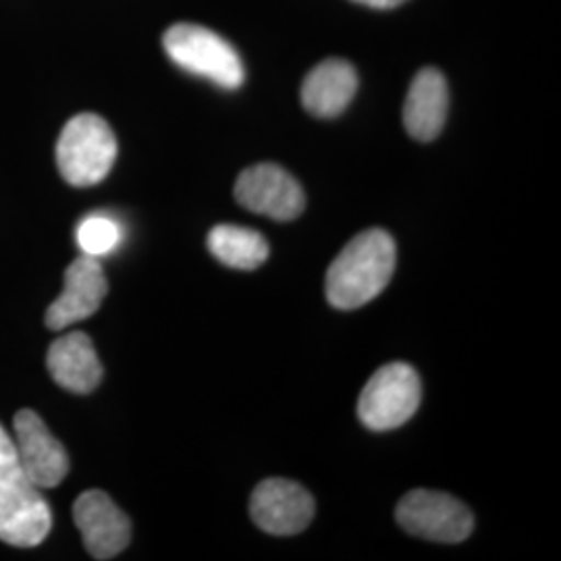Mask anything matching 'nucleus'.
Returning a JSON list of instances; mask_svg holds the SVG:
<instances>
[{
	"mask_svg": "<svg viewBox=\"0 0 561 561\" xmlns=\"http://www.w3.org/2000/svg\"><path fill=\"white\" fill-rule=\"evenodd\" d=\"M396 241L382 229H368L350 241L327 273V298L340 310L375 300L396 271Z\"/></svg>",
	"mask_w": 561,
	"mask_h": 561,
	"instance_id": "f257e3e1",
	"label": "nucleus"
},
{
	"mask_svg": "<svg viewBox=\"0 0 561 561\" xmlns=\"http://www.w3.org/2000/svg\"><path fill=\"white\" fill-rule=\"evenodd\" d=\"M53 528L50 505L23 472L15 443L0 426V541L36 547Z\"/></svg>",
	"mask_w": 561,
	"mask_h": 561,
	"instance_id": "f03ea898",
	"label": "nucleus"
},
{
	"mask_svg": "<svg viewBox=\"0 0 561 561\" xmlns=\"http://www.w3.org/2000/svg\"><path fill=\"white\" fill-rule=\"evenodd\" d=\"M117 150V138L106 121L92 113L76 115L57 141L60 175L76 187L96 185L111 173Z\"/></svg>",
	"mask_w": 561,
	"mask_h": 561,
	"instance_id": "7ed1b4c3",
	"label": "nucleus"
},
{
	"mask_svg": "<svg viewBox=\"0 0 561 561\" xmlns=\"http://www.w3.org/2000/svg\"><path fill=\"white\" fill-rule=\"evenodd\" d=\"M162 44L169 59L181 69L206 78L225 90H238L245 80L240 53L204 25L178 23L164 32Z\"/></svg>",
	"mask_w": 561,
	"mask_h": 561,
	"instance_id": "20e7f679",
	"label": "nucleus"
},
{
	"mask_svg": "<svg viewBox=\"0 0 561 561\" xmlns=\"http://www.w3.org/2000/svg\"><path fill=\"white\" fill-rule=\"evenodd\" d=\"M422 400L421 379L410 364L393 362L379 368L358 400V416L370 431H393L410 421Z\"/></svg>",
	"mask_w": 561,
	"mask_h": 561,
	"instance_id": "39448f33",
	"label": "nucleus"
},
{
	"mask_svg": "<svg viewBox=\"0 0 561 561\" xmlns=\"http://www.w3.org/2000/svg\"><path fill=\"white\" fill-rule=\"evenodd\" d=\"M396 518L405 533L426 541L461 542L474 530V518L463 503L426 489L410 491L398 503Z\"/></svg>",
	"mask_w": 561,
	"mask_h": 561,
	"instance_id": "423d86ee",
	"label": "nucleus"
},
{
	"mask_svg": "<svg viewBox=\"0 0 561 561\" xmlns=\"http://www.w3.org/2000/svg\"><path fill=\"white\" fill-rule=\"evenodd\" d=\"M236 201L250 213L275 221H294L306 208L298 180L273 162L254 164L241 173L236 181Z\"/></svg>",
	"mask_w": 561,
	"mask_h": 561,
	"instance_id": "0eeeda50",
	"label": "nucleus"
},
{
	"mask_svg": "<svg viewBox=\"0 0 561 561\" xmlns=\"http://www.w3.org/2000/svg\"><path fill=\"white\" fill-rule=\"evenodd\" d=\"M15 449L23 472L38 489H55L69 474V456L34 410H21L13 421Z\"/></svg>",
	"mask_w": 561,
	"mask_h": 561,
	"instance_id": "6e6552de",
	"label": "nucleus"
},
{
	"mask_svg": "<svg viewBox=\"0 0 561 561\" xmlns=\"http://www.w3.org/2000/svg\"><path fill=\"white\" fill-rule=\"evenodd\" d=\"M250 514L264 533L291 537L314 518V500L298 482L268 479L254 489Z\"/></svg>",
	"mask_w": 561,
	"mask_h": 561,
	"instance_id": "1a4fd4ad",
	"label": "nucleus"
},
{
	"mask_svg": "<svg viewBox=\"0 0 561 561\" xmlns=\"http://www.w3.org/2000/svg\"><path fill=\"white\" fill-rule=\"evenodd\" d=\"M73 520L94 560H113L131 541V522L104 491L81 493L73 505Z\"/></svg>",
	"mask_w": 561,
	"mask_h": 561,
	"instance_id": "9d476101",
	"label": "nucleus"
},
{
	"mask_svg": "<svg viewBox=\"0 0 561 561\" xmlns=\"http://www.w3.org/2000/svg\"><path fill=\"white\" fill-rule=\"evenodd\" d=\"M108 280L104 277L101 259L83 254L65 271V287L46 310V327L62 331L73 322L92 317L106 298Z\"/></svg>",
	"mask_w": 561,
	"mask_h": 561,
	"instance_id": "9b49d317",
	"label": "nucleus"
},
{
	"mask_svg": "<svg viewBox=\"0 0 561 561\" xmlns=\"http://www.w3.org/2000/svg\"><path fill=\"white\" fill-rule=\"evenodd\" d=\"M449 108L447 81L439 69L426 67L416 73L403 102V125L419 141L435 140L442 134Z\"/></svg>",
	"mask_w": 561,
	"mask_h": 561,
	"instance_id": "f8f14e48",
	"label": "nucleus"
},
{
	"mask_svg": "<svg viewBox=\"0 0 561 561\" xmlns=\"http://www.w3.org/2000/svg\"><path fill=\"white\" fill-rule=\"evenodd\" d=\"M358 90V76L352 62L327 59L319 62L301 83L304 108L321 119L341 115Z\"/></svg>",
	"mask_w": 561,
	"mask_h": 561,
	"instance_id": "ddd939ff",
	"label": "nucleus"
},
{
	"mask_svg": "<svg viewBox=\"0 0 561 561\" xmlns=\"http://www.w3.org/2000/svg\"><path fill=\"white\" fill-rule=\"evenodd\" d=\"M48 373L57 385L73 393H90L102 381L96 347L85 333H67L48 347Z\"/></svg>",
	"mask_w": 561,
	"mask_h": 561,
	"instance_id": "4468645a",
	"label": "nucleus"
},
{
	"mask_svg": "<svg viewBox=\"0 0 561 561\" xmlns=\"http://www.w3.org/2000/svg\"><path fill=\"white\" fill-rule=\"evenodd\" d=\"M208 250L225 266L254 271L268 259V243L259 231L238 225H217L208 233Z\"/></svg>",
	"mask_w": 561,
	"mask_h": 561,
	"instance_id": "2eb2a0df",
	"label": "nucleus"
},
{
	"mask_svg": "<svg viewBox=\"0 0 561 561\" xmlns=\"http://www.w3.org/2000/svg\"><path fill=\"white\" fill-rule=\"evenodd\" d=\"M123 240V229L119 222L104 215H92L83 219L78 227V243L81 252L94 259L108 256L115 252Z\"/></svg>",
	"mask_w": 561,
	"mask_h": 561,
	"instance_id": "dca6fc26",
	"label": "nucleus"
},
{
	"mask_svg": "<svg viewBox=\"0 0 561 561\" xmlns=\"http://www.w3.org/2000/svg\"><path fill=\"white\" fill-rule=\"evenodd\" d=\"M354 2H360V4L373 7V9H393V7H400L401 2H405V0H354Z\"/></svg>",
	"mask_w": 561,
	"mask_h": 561,
	"instance_id": "f3484780",
	"label": "nucleus"
}]
</instances>
